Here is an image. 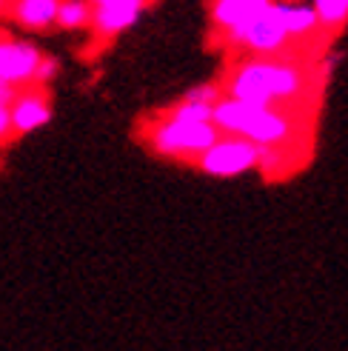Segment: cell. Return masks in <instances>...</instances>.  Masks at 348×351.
Masks as SVG:
<instances>
[{"label": "cell", "mask_w": 348, "mask_h": 351, "mask_svg": "<svg viewBox=\"0 0 348 351\" xmlns=\"http://www.w3.org/2000/svg\"><path fill=\"white\" fill-rule=\"evenodd\" d=\"M325 69L286 58H243L225 75L223 95L254 106L314 112L320 103Z\"/></svg>", "instance_id": "1"}, {"label": "cell", "mask_w": 348, "mask_h": 351, "mask_svg": "<svg viewBox=\"0 0 348 351\" xmlns=\"http://www.w3.org/2000/svg\"><path fill=\"white\" fill-rule=\"evenodd\" d=\"M212 123L223 134H240L257 146H286L294 140H311L306 123H314V112L254 106L223 95L214 103Z\"/></svg>", "instance_id": "2"}, {"label": "cell", "mask_w": 348, "mask_h": 351, "mask_svg": "<svg viewBox=\"0 0 348 351\" xmlns=\"http://www.w3.org/2000/svg\"><path fill=\"white\" fill-rule=\"evenodd\" d=\"M220 134L223 132L212 120L208 123H183V120H166L158 114H149L143 120L140 140H143V146L158 157H169V160H180V163L191 166Z\"/></svg>", "instance_id": "3"}, {"label": "cell", "mask_w": 348, "mask_h": 351, "mask_svg": "<svg viewBox=\"0 0 348 351\" xmlns=\"http://www.w3.org/2000/svg\"><path fill=\"white\" fill-rule=\"evenodd\" d=\"M257 160H260L257 143L240 134H220L191 166L212 174V178H234V174H246L257 169Z\"/></svg>", "instance_id": "4"}, {"label": "cell", "mask_w": 348, "mask_h": 351, "mask_svg": "<svg viewBox=\"0 0 348 351\" xmlns=\"http://www.w3.org/2000/svg\"><path fill=\"white\" fill-rule=\"evenodd\" d=\"M274 0H208L212 40L223 49H237L246 32Z\"/></svg>", "instance_id": "5"}, {"label": "cell", "mask_w": 348, "mask_h": 351, "mask_svg": "<svg viewBox=\"0 0 348 351\" xmlns=\"http://www.w3.org/2000/svg\"><path fill=\"white\" fill-rule=\"evenodd\" d=\"M146 6V0H100V3H95L89 26L92 40L86 49H92V55H97V51L112 46L129 26L137 23V17L143 14Z\"/></svg>", "instance_id": "6"}, {"label": "cell", "mask_w": 348, "mask_h": 351, "mask_svg": "<svg viewBox=\"0 0 348 351\" xmlns=\"http://www.w3.org/2000/svg\"><path fill=\"white\" fill-rule=\"evenodd\" d=\"M237 49L246 51V58H286V60H294L288 32L280 21V14H277L274 3L260 14L246 32H243Z\"/></svg>", "instance_id": "7"}, {"label": "cell", "mask_w": 348, "mask_h": 351, "mask_svg": "<svg viewBox=\"0 0 348 351\" xmlns=\"http://www.w3.org/2000/svg\"><path fill=\"white\" fill-rule=\"evenodd\" d=\"M43 60V51L21 38H12L9 32H0V80L23 89L34 80L38 63Z\"/></svg>", "instance_id": "8"}, {"label": "cell", "mask_w": 348, "mask_h": 351, "mask_svg": "<svg viewBox=\"0 0 348 351\" xmlns=\"http://www.w3.org/2000/svg\"><path fill=\"white\" fill-rule=\"evenodd\" d=\"M9 114H12L14 140L43 129L51 120V92H49V86L29 83V86H23V89H17L12 106H9Z\"/></svg>", "instance_id": "9"}, {"label": "cell", "mask_w": 348, "mask_h": 351, "mask_svg": "<svg viewBox=\"0 0 348 351\" xmlns=\"http://www.w3.org/2000/svg\"><path fill=\"white\" fill-rule=\"evenodd\" d=\"M60 0H6V17L26 32L55 29Z\"/></svg>", "instance_id": "10"}, {"label": "cell", "mask_w": 348, "mask_h": 351, "mask_svg": "<svg viewBox=\"0 0 348 351\" xmlns=\"http://www.w3.org/2000/svg\"><path fill=\"white\" fill-rule=\"evenodd\" d=\"M311 12L328 40H334L348 26V0H311Z\"/></svg>", "instance_id": "11"}, {"label": "cell", "mask_w": 348, "mask_h": 351, "mask_svg": "<svg viewBox=\"0 0 348 351\" xmlns=\"http://www.w3.org/2000/svg\"><path fill=\"white\" fill-rule=\"evenodd\" d=\"M55 26L66 29V32L89 29L92 26V3H86V0H60Z\"/></svg>", "instance_id": "12"}, {"label": "cell", "mask_w": 348, "mask_h": 351, "mask_svg": "<svg viewBox=\"0 0 348 351\" xmlns=\"http://www.w3.org/2000/svg\"><path fill=\"white\" fill-rule=\"evenodd\" d=\"M212 112L214 106H203V103H195V100H177L171 106L160 109L158 117H166V120H183V123H208L212 120Z\"/></svg>", "instance_id": "13"}, {"label": "cell", "mask_w": 348, "mask_h": 351, "mask_svg": "<svg viewBox=\"0 0 348 351\" xmlns=\"http://www.w3.org/2000/svg\"><path fill=\"white\" fill-rule=\"evenodd\" d=\"M183 97L203 103V106H214V103L223 97V86L220 83H200V86H195V89H188Z\"/></svg>", "instance_id": "14"}, {"label": "cell", "mask_w": 348, "mask_h": 351, "mask_svg": "<svg viewBox=\"0 0 348 351\" xmlns=\"http://www.w3.org/2000/svg\"><path fill=\"white\" fill-rule=\"evenodd\" d=\"M55 75H58V60L55 58H49V55H43V60L38 63V72H34V86H49L51 80H55Z\"/></svg>", "instance_id": "15"}, {"label": "cell", "mask_w": 348, "mask_h": 351, "mask_svg": "<svg viewBox=\"0 0 348 351\" xmlns=\"http://www.w3.org/2000/svg\"><path fill=\"white\" fill-rule=\"evenodd\" d=\"M14 140V132H12V114H9V106H0V146H6Z\"/></svg>", "instance_id": "16"}, {"label": "cell", "mask_w": 348, "mask_h": 351, "mask_svg": "<svg viewBox=\"0 0 348 351\" xmlns=\"http://www.w3.org/2000/svg\"><path fill=\"white\" fill-rule=\"evenodd\" d=\"M14 95H17V86H12V83H3V80H0V106H12Z\"/></svg>", "instance_id": "17"}, {"label": "cell", "mask_w": 348, "mask_h": 351, "mask_svg": "<svg viewBox=\"0 0 348 351\" xmlns=\"http://www.w3.org/2000/svg\"><path fill=\"white\" fill-rule=\"evenodd\" d=\"M6 17V0H0V21Z\"/></svg>", "instance_id": "18"}, {"label": "cell", "mask_w": 348, "mask_h": 351, "mask_svg": "<svg viewBox=\"0 0 348 351\" xmlns=\"http://www.w3.org/2000/svg\"><path fill=\"white\" fill-rule=\"evenodd\" d=\"M86 3H92V6H95V3H100V0H86Z\"/></svg>", "instance_id": "19"}, {"label": "cell", "mask_w": 348, "mask_h": 351, "mask_svg": "<svg viewBox=\"0 0 348 351\" xmlns=\"http://www.w3.org/2000/svg\"><path fill=\"white\" fill-rule=\"evenodd\" d=\"M146 3H149V6H151V3H154V0H146Z\"/></svg>", "instance_id": "20"}]
</instances>
